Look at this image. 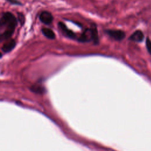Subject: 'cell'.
<instances>
[{
  "mask_svg": "<svg viewBox=\"0 0 151 151\" xmlns=\"http://www.w3.org/2000/svg\"><path fill=\"white\" fill-rule=\"evenodd\" d=\"M78 41L81 42H90L93 41L94 43L99 42V36L97 27L95 25L91 28H87L78 38Z\"/></svg>",
  "mask_w": 151,
  "mask_h": 151,
  "instance_id": "obj_2",
  "label": "cell"
},
{
  "mask_svg": "<svg viewBox=\"0 0 151 151\" xmlns=\"http://www.w3.org/2000/svg\"><path fill=\"white\" fill-rule=\"evenodd\" d=\"M17 25V20L15 16L9 12L4 13L1 18V41L9 38L13 34Z\"/></svg>",
  "mask_w": 151,
  "mask_h": 151,
  "instance_id": "obj_1",
  "label": "cell"
},
{
  "mask_svg": "<svg viewBox=\"0 0 151 151\" xmlns=\"http://www.w3.org/2000/svg\"><path fill=\"white\" fill-rule=\"evenodd\" d=\"M18 18H19L18 19H19L20 23L22 25L24 24V16L21 14H19V15H18Z\"/></svg>",
  "mask_w": 151,
  "mask_h": 151,
  "instance_id": "obj_11",
  "label": "cell"
},
{
  "mask_svg": "<svg viewBox=\"0 0 151 151\" xmlns=\"http://www.w3.org/2000/svg\"><path fill=\"white\" fill-rule=\"evenodd\" d=\"M6 1L10 2L11 4H12L14 5H21V4L17 0H6Z\"/></svg>",
  "mask_w": 151,
  "mask_h": 151,
  "instance_id": "obj_10",
  "label": "cell"
},
{
  "mask_svg": "<svg viewBox=\"0 0 151 151\" xmlns=\"http://www.w3.org/2000/svg\"><path fill=\"white\" fill-rule=\"evenodd\" d=\"M15 44L16 42L14 40H10L9 41L6 42L3 45L2 47V50L4 52H8L11 51L15 47Z\"/></svg>",
  "mask_w": 151,
  "mask_h": 151,
  "instance_id": "obj_7",
  "label": "cell"
},
{
  "mask_svg": "<svg viewBox=\"0 0 151 151\" xmlns=\"http://www.w3.org/2000/svg\"><path fill=\"white\" fill-rule=\"evenodd\" d=\"M106 32L110 37L117 41H121L126 37L125 32L120 29H108Z\"/></svg>",
  "mask_w": 151,
  "mask_h": 151,
  "instance_id": "obj_3",
  "label": "cell"
},
{
  "mask_svg": "<svg viewBox=\"0 0 151 151\" xmlns=\"http://www.w3.org/2000/svg\"><path fill=\"white\" fill-rule=\"evenodd\" d=\"M58 27H59L60 29H61V31H62V32L64 34L65 36H66L67 37H68L70 38H71V39L76 38V34L72 30L69 29L64 23L60 22L58 23Z\"/></svg>",
  "mask_w": 151,
  "mask_h": 151,
  "instance_id": "obj_5",
  "label": "cell"
},
{
  "mask_svg": "<svg viewBox=\"0 0 151 151\" xmlns=\"http://www.w3.org/2000/svg\"><path fill=\"white\" fill-rule=\"evenodd\" d=\"M39 18L42 23L47 25L51 24L53 21L52 15L51 12L47 11H44L41 12L39 15Z\"/></svg>",
  "mask_w": 151,
  "mask_h": 151,
  "instance_id": "obj_4",
  "label": "cell"
},
{
  "mask_svg": "<svg viewBox=\"0 0 151 151\" xmlns=\"http://www.w3.org/2000/svg\"><path fill=\"white\" fill-rule=\"evenodd\" d=\"M42 32L43 35L48 39L52 40L55 38V35L54 31L50 28H42Z\"/></svg>",
  "mask_w": 151,
  "mask_h": 151,
  "instance_id": "obj_8",
  "label": "cell"
},
{
  "mask_svg": "<svg viewBox=\"0 0 151 151\" xmlns=\"http://www.w3.org/2000/svg\"><path fill=\"white\" fill-rule=\"evenodd\" d=\"M129 40L137 42H142L144 40V34L142 31L137 30L130 35Z\"/></svg>",
  "mask_w": 151,
  "mask_h": 151,
  "instance_id": "obj_6",
  "label": "cell"
},
{
  "mask_svg": "<svg viewBox=\"0 0 151 151\" xmlns=\"http://www.w3.org/2000/svg\"><path fill=\"white\" fill-rule=\"evenodd\" d=\"M146 46L149 53L151 55V40L149 38H146Z\"/></svg>",
  "mask_w": 151,
  "mask_h": 151,
  "instance_id": "obj_9",
  "label": "cell"
}]
</instances>
